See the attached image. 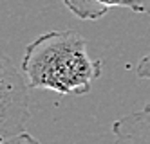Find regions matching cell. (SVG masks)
<instances>
[{"label": "cell", "instance_id": "cell-1", "mask_svg": "<svg viewBox=\"0 0 150 144\" xmlns=\"http://www.w3.org/2000/svg\"><path fill=\"white\" fill-rule=\"evenodd\" d=\"M103 63L87 51V40L69 29L47 31L24 51L22 72L31 88L60 96H85L101 76Z\"/></svg>", "mask_w": 150, "mask_h": 144}, {"label": "cell", "instance_id": "cell-2", "mask_svg": "<svg viewBox=\"0 0 150 144\" xmlns=\"http://www.w3.org/2000/svg\"><path fill=\"white\" fill-rule=\"evenodd\" d=\"M29 81L16 63L0 52V140L24 133L31 119Z\"/></svg>", "mask_w": 150, "mask_h": 144}, {"label": "cell", "instance_id": "cell-3", "mask_svg": "<svg viewBox=\"0 0 150 144\" xmlns=\"http://www.w3.org/2000/svg\"><path fill=\"white\" fill-rule=\"evenodd\" d=\"M114 144H150V101L112 123Z\"/></svg>", "mask_w": 150, "mask_h": 144}, {"label": "cell", "instance_id": "cell-4", "mask_svg": "<svg viewBox=\"0 0 150 144\" xmlns=\"http://www.w3.org/2000/svg\"><path fill=\"white\" fill-rule=\"evenodd\" d=\"M63 6L81 20H100L110 7H125L134 13H143L136 0H63Z\"/></svg>", "mask_w": 150, "mask_h": 144}, {"label": "cell", "instance_id": "cell-5", "mask_svg": "<svg viewBox=\"0 0 150 144\" xmlns=\"http://www.w3.org/2000/svg\"><path fill=\"white\" fill-rule=\"evenodd\" d=\"M0 144H42L38 139H35L31 133L24 131V133H18L15 137H9L6 140H0Z\"/></svg>", "mask_w": 150, "mask_h": 144}, {"label": "cell", "instance_id": "cell-6", "mask_svg": "<svg viewBox=\"0 0 150 144\" xmlns=\"http://www.w3.org/2000/svg\"><path fill=\"white\" fill-rule=\"evenodd\" d=\"M136 76L139 79H150V52L139 60L137 67H136Z\"/></svg>", "mask_w": 150, "mask_h": 144}, {"label": "cell", "instance_id": "cell-7", "mask_svg": "<svg viewBox=\"0 0 150 144\" xmlns=\"http://www.w3.org/2000/svg\"><path fill=\"white\" fill-rule=\"evenodd\" d=\"M136 2H137L139 7H141L143 15H148L150 16V0H136Z\"/></svg>", "mask_w": 150, "mask_h": 144}]
</instances>
